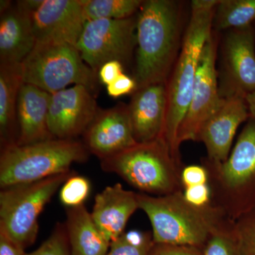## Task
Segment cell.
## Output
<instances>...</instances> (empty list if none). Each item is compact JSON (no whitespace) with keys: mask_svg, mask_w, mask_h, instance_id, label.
Here are the masks:
<instances>
[{"mask_svg":"<svg viewBox=\"0 0 255 255\" xmlns=\"http://www.w3.org/2000/svg\"><path fill=\"white\" fill-rule=\"evenodd\" d=\"M25 250L0 228V255H24Z\"/></svg>","mask_w":255,"mask_h":255,"instance_id":"obj_34","label":"cell"},{"mask_svg":"<svg viewBox=\"0 0 255 255\" xmlns=\"http://www.w3.org/2000/svg\"><path fill=\"white\" fill-rule=\"evenodd\" d=\"M136 23L137 14L87 21L76 45L82 60L97 75L101 67L112 60L128 66L136 48Z\"/></svg>","mask_w":255,"mask_h":255,"instance_id":"obj_9","label":"cell"},{"mask_svg":"<svg viewBox=\"0 0 255 255\" xmlns=\"http://www.w3.org/2000/svg\"></svg>","mask_w":255,"mask_h":255,"instance_id":"obj_36","label":"cell"},{"mask_svg":"<svg viewBox=\"0 0 255 255\" xmlns=\"http://www.w3.org/2000/svg\"><path fill=\"white\" fill-rule=\"evenodd\" d=\"M233 233L238 255H255V207L234 221Z\"/></svg>","mask_w":255,"mask_h":255,"instance_id":"obj_25","label":"cell"},{"mask_svg":"<svg viewBox=\"0 0 255 255\" xmlns=\"http://www.w3.org/2000/svg\"><path fill=\"white\" fill-rule=\"evenodd\" d=\"M138 204L148 217L155 243L204 249L211 236L232 221L212 204L202 207L191 205L183 191L164 196L138 193Z\"/></svg>","mask_w":255,"mask_h":255,"instance_id":"obj_3","label":"cell"},{"mask_svg":"<svg viewBox=\"0 0 255 255\" xmlns=\"http://www.w3.org/2000/svg\"><path fill=\"white\" fill-rule=\"evenodd\" d=\"M128 106L135 141L148 142L162 137L167 110L166 84L136 89Z\"/></svg>","mask_w":255,"mask_h":255,"instance_id":"obj_17","label":"cell"},{"mask_svg":"<svg viewBox=\"0 0 255 255\" xmlns=\"http://www.w3.org/2000/svg\"><path fill=\"white\" fill-rule=\"evenodd\" d=\"M211 204L228 219L238 217L255 207V121L245 124L226 160L211 162L206 157Z\"/></svg>","mask_w":255,"mask_h":255,"instance_id":"obj_4","label":"cell"},{"mask_svg":"<svg viewBox=\"0 0 255 255\" xmlns=\"http://www.w3.org/2000/svg\"><path fill=\"white\" fill-rule=\"evenodd\" d=\"M251 118L246 99L234 97L223 98L219 108L204 124L196 141L205 146L206 158L223 162L231 152L238 128Z\"/></svg>","mask_w":255,"mask_h":255,"instance_id":"obj_16","label":"cell"},{"mask_svg":"<svg viewBox=\"0 0 255 255\" xmlns=\"http://www.w3.org/2000/svg\"><path fill=\"white\" fill-rule=\"evenodd\" d=\"M234 221H229L210 238L204 255H239L233 238Z\"/></svg>","mask_w":255,"mask_h":255,"instance_id":"obj_27","label":"cell"},{"mask_svg":"<svg viewBox=\"0 0 255 255\" xmlns=\"http://www.w3.org/2000/svg\"><path fill=\"white\" fill-rule=\"evenodd\" d=\"M36 0L0 3V63L21 64L36 46L32 11Z\"/></svg>","mask_w":255,"mask_h":255,"instance_id":"obj_15","label":"cell"},{"mask_svg":"<svg viewBox=\"0 0 255 255\" xmlns=\"http://www.w3.org/2000/svg\"><path fill=\"white\" fill-rule=\"evenodd\" d=\"M219 0H193L182 48L166 83L167 110L162 138L172 155L181 159L178 130L190 104L201 56L212 34L213 19Z\"/></svg>","mask_w":255,"mask_h":255,"instance_id":"obj_2","label":"cell"},{"mask_svg":"<svg viewBox=\"0 0 255 255\" xmlns=\"http://www.w3.org/2000/svg\"><path fill=\"white\" fill-rule=\"evenodd\" d=\"M181 182L184 189L194 186L202 185L209 182V174L204 165L191 164L182 169Z\"/></svg>","mask_w":255,"mask_h":255,"instance_id":"obj_30","label":"cell"},{"mask_svg":"<svg viewBox=\"0 0 255 255\" xmlns=\"http://www.w3.org/2000/svg\"><path fill=\"white\" fill-rule=\"evenodd\" d=\"M65 229L72 255H106L111 242L101 232L85 205L66 208Z\"/></svg>","mask_w":255,"mask_h":255,"instance_id":"obj_21","label":"cell"},{"mask_svg":"<svg viewBox=\"0 0 255 255\" xmlns=\"http://www.w3.org/2000/svg\"><path fill=\"white\" fill-rule=\"evenodd\" d=\"M143 0H82L87 21L96 19H124L135 16Z\"/></svg>","mask_w":255,"mask_h":255,"instance_id":"obj_23","label":"cell"},{"mask_svg":"<svg viewBox=\"0 0 255 255\" xmlns=\"http://www.w3.org/2000/svg\"><path fill=\"white\" fill-rule=\"evenodd\" d=\"M89 153L85 144L75 139L52 138L1 149L0 187L37 182L70 172L72 164L86 162Z\"/></svg>","mask_w":255,"mask_h":255,"instance_id":"obj_6","label":"cell"},{"mask_svg":"<svg viewBox=\"0 0 255 255\" xmlns=\"http://www.w3.org/2000/svg\"><path fill=\"white\" fill-rule=\"evenodd\" d=\"M23 83L21 64L0 63L1 149L17 144V103Z\"/></svg>","mask_w":255,"mask_h":255,"instance_id":"obj_20","label":"cell"},{"mask_svg":"<svg viewBox=\"0 0 255 255\" xmlns=\"http://www.w3.org/2000/svg\"><path fill=\"white\" fill-rule=\"evenodd\" d=\"M21 67L24 83L51 95L73 84L93 91L99 80L73 45L36 43Z\"/></svg>","mask_w":255,"mask_h":255,"instance_id":"obj_8","label":"cell"},{"mask_svg":"<svg viewBox=\"0 0 255 255\" xmlns=\"http://www.w3.org/2000/svg\"><path fill=\"white\" fill-rule=\"evenodd\" d=\"M152 244V232L131 230L112 242L106 255H147Z\"/></svg>","mask_w":255,"mask_h":255,"instance_id":"obj_24","label":"cell"},{"mask_svg":"<svg viewBox=\"0 0 255 255\" xmlns=\"http://www.w3.org/2000/svg\"><path fill=\"white\" fill-rule=\"evenodd\" d=\"M137 209L138 193L127 190L117 183L97 194L91 215L101 232L112 243L125 233L127 223Z\"/></svg>","mask_w":255,"mask_h":255,"instance_id":"obj_18","label":"cell"},{"mask_svg":"<svg viewBox=\"0 0 255 255\" xmlns=\"http://www.w3.org/2000/svg\"><path fill=\"white\" fill-rule=\"evenodd\" d=\"M92 92L76 85L52 94L48 126L53 137L75 139L83 135L99 110Z\"/></svg>","mask_w":255,"mask_h":255,"instance_id":"obj_13","label":"cell"},{"mask_svg":"<svg viewBox=\"0 0 255 255\" xmlns=\"http://www.w3.org/2000/svg\"><path fill=\"white\" fill-rule=\"evenodd\" d=\"M251 119L255 121V92L247 96L246 98Z\"/></svg>","mask_w":255,"mask_h":255,"instance_id":"obj_35","label":"cell"},{"mask_svg":"<svg viewBox=\"0 0 255 255\" xmlns=\"http://www.w3.org/2000/svg\"><path fill=\"white\" fill-rule=\"evenodd\" d=\"M183 194L184 199L191 205L202 207L211 204V191L209 184L186 188Z\"/></svg>","mask_w":255,"mask_h":255,"instance_id":"obj_31","label":"cell"},{"mask_svg":"<svg viewBox=\"0 0 255 255\" xmlns=\"http://www.w3.org/2000/svg\"><path fill=\"white\" fill-rule=\"evenodd\" d=\"M225 32L218 70L220 95L246 99L255 92V27Z\"/></svg>","mask_w":255,"mask_h":255,"instance_id":"obj_11","label":"cell"},{"mask_svg":"<svg viewBox=\"0 0 255 255\" xmlns=\"http://www.w3.org/2000/svg\"><path fill=\"white\" fill-rule=\"evenodd\" d=\"M50 98L51 94L29 84H23L17 103L16 145H28L55 138L48 126Z\"/></svg>","mask_w":255,"mask_h":255,"instance_id":"obj_19","label":"cell"},{"mask_svg":"<svg viewBox=\"0 0 255 255\" xmlns=\"http://www.w3.org/2000/svg\"><path fill=\"white\" fill-rule=\"evenodd\" d=\"M184 1L145 0L137 14V88L167 83L182 48L187 25Z\"/></svg>","mask_w":255,"mask_h":255,"instance_id":"obj_1","label":"cell"},{"mask_svg":"<svg viewBox=\"0 0 255 255\" xmlns=\"http://www.w3.org/2000/svg\"><path fill=\"white\" fill-rule=\"evenodd\" d=\"M32 20L36 43L75 46L87 22L82 0H38Z\"/></svg>","mask_w":255,"mask_h":255,"instance_id":"obj_12","label":"cell"},{"mask_svg":"<svg viewBox=\"0 0 255 255\" xmlns=\"http://www.w3.org/2000/svg\"><path fill=\"white\" fill-rule=\"evenodd\" d=\"M219 50V32L213 31L203 51L190 104L178 130L179 150L183 142L197 140L201 128L222 102L218 78Z\"/></svg>","mask_w":255,"mask_h":255,"instance_id":"obj_10","label":"cell"},{"mask_svg":"<svg viewBox=\"0 0 255 255\" xmlns=\"http://www.w3.org/2000/svg\"><path fill=\"white\" fill-rule=\"evenodd\" d=\"M91 191L87 178L74 174L67 179L60 189V201L65 208L84 205Z\"/></svg>","mask_w":255,"mask_h":255,"instance_id":"obj_26","label":"cell"},{"mask_svg":"<svg viewBox=\"0 0 255 255\" xmlns=\"http://www.w3.org/2000/svg\"><path fill=\"white\" fill-rule=\"evenodd\" d=\"M124 73L123 64L117 60H112L104 64L98 72L99 80L108 86Z\"/></svg>","mask_w":255,"mask_h":255,"instance_id":"obj_33","label":"cell"},{"mask_svg":"<svg viewBox=\"0 0 255 255\" xmlns=\"http://www.w3.org/2000/svg\"><path fill=\"white\" fill-rule=\"evenodd\" d=\"M24 255H72L65 224H57L50 237L38 249Z\"/></svg>","mask_w":255,"mask_h":255,"instance_id":"obj_28","label":"cell"},{"mask_svg":"<svg viewBox=\"0 0 255 255\" xmlns=\"http://www.w3.org/2000/svg\"><path fill=\"white\" fill-rule=\"evenodd\" d=\"M73 171L37 181L16 184L0 191V228L23 249L36 241L38 218L45 206Z\"/></svg>","mask_w":255,"mask_h":255,"instance_id":"obj_7","label":"cell"},{"mask_svg":"<svg viewBox=\"0 0 255 255\" xmlns=\"http://www.w3.org/2000/svg\"><path fill=\"white\" fill-rule=\"evenodd\" d=\"M82 135L90 153L100 160L137 143L132 133L128 106L124 103L107 110L99 109Z\"/></svg>","mask_w":255,"mask_h":255,"instance_id":"obj_14","label":"cell"},{"mask_svg":"<svg viewBox=\"0 0 255 255\" xmlns=\"http://www.w3.org/2000/svg\"><path fill=\"white\" fill-rule=\"evenodd\" d=\"M255 0H219L215 9L213 29L227 31L255 26Z\"/></svg>","mask_w":255,"mask_h":255,"instance_id":"obj_22","label":"cell"},{"mask_svg":"<svg viewBox=\"0 0 255 255\" xmlns=\"http://www.w3.org/2000/svg\"><path fill=\"white\" fill-rule=\"evenodd\" d=\"M106 172L117 174L142 194L164 196L184 191L182 162L172 155L162 137L137 142L112 157L100 160Z\"/></svg>","mask_w":255,"mask_h":255,"instance_id":"obj_5","label":"cell"},{"mask_svg":"<svg viewBox=\"0 0 255 255\" xmlns=\"http://www.w3.org/2000/svg\"><path fill=\"white\" fill-rule=\"evenodd\" d=\"M147 255H204V249L198 247L155 243L153 242Z\"/></svg>","mask_w":255,"mask_h":255,"instance_id":"obj_29","label":"cell"},{"mask_svg":"<svg viewBox=\"0 0 255 255\" xmlns=\"http://www.w3.org/2000/svg\"><path fill=\"white\" fill-rule=\"evenodd\" d=\"M136 88L137 84L134 78L124 73L107 86V91L112 98H119L122 96L133 93Z\"/></svg>","mask_w":255,"mask_h":255,"instance_id":"obj_32","label":"cell"}]
</instances>
